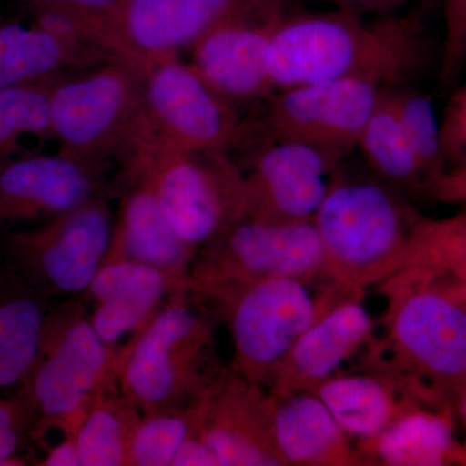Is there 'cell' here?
<instances>
[{
    "instance_id": "1",
    "label": "cell",
    "mask_w": 466,
    "mask_h": 466,
    "mask_svg": "<svg viewBox=\"0 0 466 466\" xmlns=\"http://www.w3.org/2000/svg\"><path fill=\"white\" fill-rule=\"evenodd\" d=\"M424 45L415 17L293 11L276 33L269 73L275 90L332 79L395 87L421 64Z\"/></svg>"
},
{
    "instance_id": "2",
    "label": "cell",
    "mask_w": 466,
    "mask_h": 466,
    "mask_svg": "<svg viewBox=\"0 0 466 466\" xmlns=\"http://www.w3.org/2000/svg\"><path fill=\"white\" fill-rule=\"evenodd\" d=\"M389 299L386 372L441 403L466 386V294L433 268L408 265L383 283Z\"/></svg>"
},
{
    "instance_id": "3",
    "label": "cell",
    "mask_w": 466,
    "mask_h": 466,
    "mask_svg": "<svg viewBox=\"0 0 466 466\" xmlns=\"http://www.w3.org/2000/svg\"><path fill=\"white\" fill-rule=\"evenodd\" d=\"M216 320L187 288L173 291L118 351L122 394L142 413L195 406L226 370L218 357Z\"/></svg>"
},
{
    "instance_id": "4",
    "label": "cell",
    "mask_w": 466,
    "mask_h": 466,
    "mask_svg": "<svg viewBox=\"0 0 466 466\" xmlns=\"http://www.w3.org/2000/svg\"><path fill=\"white\" fill-rule=\"evenodd\" d=\"M119 153L146 175L175 232L198 251L248 217L244 171L226 152L179 148L143 115Z\"/></svg>"
},
{
    "instance_id": "5",
    "label": "cell",
    "mask_w": 466,
    "mask_h": 466,
    "mask_svg": "<svg viewBox=\"0 0 466 466\" xmlns=\"http://www.w3.org/2000/svg\"><path fill=\"white\" fill-rule=\"evenodd\" d=\"M417 218L383 183L333 177L312 219L324 280L361 293L385 283L407 266Z\"/></svg>"
},
{
    "instance_id": "6",
    "label": "cell",
    "mask_w": 466,
    "mask_h": 466,
    "mask_svg": "<svg viewBox=\"0 0 466 466\" xmlns=\"http://www.w3.org/2000/svg\"><path fill=\"white\" fill-rule=\"evenodd\" d=\"M118 351L100 339L84 296L51 308L29 376L20 386L36 410L33 441L76 433L88 410L118 386Z\"/></svg>"
},
{
    "instance_id": "7",
    "label": "cell",
    "mask_w": 466,
    "mask_h": 466,
    "mask_svg": "<svg viewBox=\"0 0 466 466\" xmlns=\"http://www.w3.org/2000/svg\"><path fill=\"white\" fill-rule=\"evenodd\" d=\"M314 285L299 279H267L207 305L228 325L232 372L267 389L299 337L346 289L327 280L320 291Z\"/></svg>"
},
{
    "instance_id": "8",
    "label": "cell",
    "mask_w": 466,
    "mask_h": 466,
    "mask_svg": "<svg viewBox=\"0 0 466 466\" xmlns=\"http://www.w3.org/2000/svg\"><path fill=\"white\" fill-rule=\"evenodd\" d=\"M324 251L317 227L247 217L202 248L187 289L205 305L242 285L267 279L324 280Z\"/></svg>"
},
{
    "instance_id": "9",
    "label": "cell",
    "mask_w": 466,
    "mask_h": 466,
    "mask_svg": "<svg viewBox=\"0 0 466 466\" xmlns=\"http://www.w3.org/2000/svg\"><path fill=\"white\" fill-rule=\"evenodd\" d=\"M143 73L142 67L112 58L88 75L57 79L50 121L60 152L100 165L119 153L144 115Z\"/></svg>"
},
{
    "instance_id": "10",
    "label": "cell",
    "mask_w": 466,
    "mask_h": 466,
    "mask_svg": "<svg viewBox=\"0 0 466 466\" xmlns=\"http://www.w3.org/2000/svg\"><path fill=\"white\" fill-rule=\"evenodd\" d=\"M115 222L101 193L38 228L8 233L7 263L47 299L81 296L106 260Z\"/></svg>"
},
{
    "instance_id": "11",
    "label": "cell",
    "mask_w": 466,
    "mask_h": 466,
    "mask_svg": "<svg viewBox=\"0 0 466 466\" xmlns=\"http://www.w3.org/2000/svg\"><path fill=\"white\" fill-rule=\"evenodd\" d=\"M143 75L144 115L168 142L192 152H226L245 137L229 101L177 55L150 58Z\"/></svg>"
},
{
    "instance_id": "12",
    "label": "cell",
    "mask_w": 466,
    "mask_h": 466,
    "mask_svg": "<svg viewBox=\"0 0 466 466\" xmlns=\"http://www.w3.org/2000/svg\"><path fill=\"white\" fill-rule=\"evenodd\" d=\"M291 12L289 0H242L192 46L193 69L228 101L271 96L272 45Z\"/></svg>"
},
{
    "instance_id": "13",
    "label": "cell",
    "mask_w": 466,
    "mask_h": 466,
    "mask_svg": "<svg viewBox=\"0 0 466 466\" xmlns=\"http://www.w3.org/2000/svg\"><path fill=\"white\" fill-rule=\"evenodd\" d=\"M385 87L363 79H332L279 90L263 127L269 142L287 140L348 153L357 148Z\"/></svg>"
},
{
    "instance_id": "14",
    "label": "cell",
    "mask_w": 466,
    "mask_h": 466,
    "mask_svg": "<svg viewBox=\"0 0 466 466\" xmlns=\"http://www.w3.org/2000/svg\"><path fill=\"white\" fill-rule=\"evenodd\" d=\"M346 153L276 140L257 153L244 173L248 217L272 222L314 219Z\"/></svg>"
},
{
    "instance_id": "15",
    "label": "cell",
    "mask_w": 466,
    "mask_h": 466,
    "mask_svg": "<svg viewBox=\"0 0 466 466\" xmlns=\"http://www.w3.org/2000/svg\"><path fill=\"white\" fill-rule=\"evenodd\" d=\"M103 165L57 155L29 156L0 167V227L61 216L106 192Z\"/></svg>"
},
{
    "instance_id": "16",
    "label": "cell",
    "mask_w": 466,
    "mask_h": 466,
    "mask_svg": "<svg viewBox=\"0 0 466 466\" xmlns=\"http://www.w3.org/2000/svg\"><path fill=\"white\" fill-rule=\"evenodd\" d=\"M268 391L229 368L196 403V431L219 466H283L269 441Z\"/></svg>"
},
{
    "instance_id": "17",
    "label": "cell",
    "mask_w": 466,
    "mask_h": 466,
    "mask_svg": "<svg viewBox=\"0 0 466 466\" xmlns=\"http://www.w3.org/2000/svg\"><path fill=\"white\" fill-rule=\"evenodd\" d=\"M361 291L345 289L299 337L267 386L269 392L314 391L372 337L375 321Z\"/></svg>"
},
{
    "instance_id": "18",
    "label": "cell",
    "mask_w": 466,
    "mask_h": 466,
    "mask_svg": "<svg viewBox=\"0 0 466 466\" xmlns=\"http://www.w3.org/2000/svg\"><path fill=\"white\" fill-rule=\"evenodd\" d=\"M122 168L119 208L106 258L137 260L187 287L198 250L175 232L146 175L126 162Z\"/></svg>"
},
{
    "instance_id": "19",
    "label": "cell",
    "mask_w": 466,
    "mask_h": 466,
    "mask_svg": "<svg viewBox=\"0 0 466 466\" xmlns=\"http://www.w3.org/2000/svg\"><path fill=\"white\" fill-rule=\"evenodd\" d=\"M183 288L187 287H177L155 267L133 259L106 258L82 296L92 309L88 312L92 327L109 348L119 351V342L137 336L170 294Z\"/></svg>"
},
{
    "instance_id": "20",
    "label": "cell",
    "mask_w": 466,
    "mask_h": 466,
    "mask_svg": "<svg viewBox=\"0 0 466 466\" xmlns=\"http://www.w3.org/2000/svg\"><path fill=\"white\" fill-rule=\"evenodd\" d=\"M267 426L283 466L366 465L314 391H268Z\"/></svg>"
},
{
    "instance_id": "21",
    "label": "cell",
    "mask_w": 466,
    "mask_h": 466,
    "mask_svg": "<svg viewBox=\"0 0 466 466\" xmlns=\"http://www.w3.org/2000/svg\"><path fill=\"white\" fill-rule=\"evenodd\" d=\"M314 392L357 449L375 440L410 408L434 404L407 380L381 370L337 373Z\"/></svg>"
},
{
    "instance_id": "22",
    "label": "cell",
    "mask_w": 466,
    "mask_h": 466,
    "mask_svg": "<svg viewBox=\"0 0 466 466\" xmlns=\"http://www.w3.org/2000/svg\"><path fill=\"white\" fill-rule=\"evenodd\" d=\"M242 0H127L125 27L144 57L175 55L191 48L225 20Z\"/></svg>"
},
{
    "instance_id": "23",
    "label": "cell",
    "mask_w": 466,
    "mask_h": 466,
    "mask_svg": "<svg viewBox=\"0 0 466 466\" xmlns=\"http://www.w3.org/2000/svg\"><path fill=\"white\" fill-rule=\"evenodd\" d=\"M459 447L452 408L419 404L357 450L366 465L444 466L456 464Z\"/></svg>"
},
{
    "instance_id": "24",
    "label": "cell",
    "mask_w": 466,
    "mask_h": 466,
    "mask_svg": "<svg viewBox=\"0 0 466 466\" xmlns=\"http://www.w3.org/2000/svg\"><path fill=\"white\" fill-rule=\"evenodd\" d=\"M50 309L16 269L0 265V389L20 388L29 376Z\"/></svg>"
},
{
    "instance_id": "25",
    "label": "cell",
    "mask_w": 466,
    "mask_h": 466,
    "mask_svg": "<svg viewBox=\"0 0 466 466\" xmlns=\"http://www.w3.org/2000/svg\"><path fill=\"white\" fill-rule=\"evenodd\" d=\"M112 58L75 36L41 25L0 26V88L43 81L67 67Z\"/></svg>"
},
{
    "instance_id": "26",
    "label": "cell",
    "mask_w": 466,
    "mask_h": 466,
    "mask_svg": "<svg viewBox=\"0 0 466 466\" xmlns=\"http://www.w3.org/2000/svg\"><path fill=\"white\" fill-rule=\"evenodd\" d=\"M42 9L39 25L67 34L104 54L146 69L149 60L134 47L125 27L127 0H34Z\"/></svg>"
},
{
    "instance_id": "27",
    "label": "cell",
    "mask_w": 466,
    "mask_h": 466,
    "mask_svg": "<svg viewBox=\"0 0 466 466\" xmlns=\"http://www.w3.org/2000/svg\"><path fill=\"white\" fill-rule=\"evenodd\" d=\"M357 148L382 180L401 188L426 184L424 174L401 125L391 87H385L368 119Z\"/></svg>"
},
{
    "instance_id": "28",
    "label": "cell",
    "mask_w": 466,
    "mask_h": 466,
    "mask_svg": "<svg viewBox=\"0 0 466 466\" xmlns=\"http://www.w3.org/2000/svg\"><path fill=\"white\" fill-rule=\"evenodd\" d=\"M139 408L119 389L106 392L92 406L76 431L81 466H127Z\"/></svg>"
},
{
    "instance_id": "29",
    "label": "cell",
    "mask_w": 466,
    "mask_h": 466,
    "mask_svg": "<svg viewBox=\"0 0 466 466\" xmlns=\"http://www.w3.org/2000/svg\"><path fill=\"white\" fill-rule=\"evenodd\" d=\"M408 265L440 271L466 294V214L441 220L417 218Z\"/></svg>"
},
{
    "instance_id": "30",
    "label": "cell",
    "mask_w": 466,
    "mask_h": 466,
    "mask_svg": "<svg viewBox=\"0 0 466 466\" xmlns=\"http://www.w3.org/2000/svg\"><path fill=\"white\" fill-rule=\"evenodd\" d=\"M57 79L0 88V156L12 152L24 137H52L50 100Z\"/></svg>"
},
{
    "instance_id": "31",
    "label": "cell",
    "mask_w": 466,
    "mask_h": 466,
    "mask_svg": "<svg viewBox=\"0 0 466 466\" xmlns=\"http://www.w3.org/2000/svg\"><path fill=\"white\" fill-rule=\"evenodd\" d=\"M391 95L408 140L424 174L425 183L431 188L449 170L441 144V122L435 115L433 104L426 95L400 86L391 87Z\"/></svg>"
},
{
    "instance_id": "32",
    "label": "cell",
    "mask_w": 466,
    "mask_h": 466,
    "mask_svg": "<svg viewBox=\"0 0 466 466\" xmlns=\"http://www.w3.org/2000/svg\"><path fill=\"white\" fill-rule=\"evenodd\" d=\"M196 404L187 410L142 413L135 428L127 466H171L195 424Z\"/></svg>"
},
{
    "instance_id": "33",
    "label": "cell",
    "mask_w": 466,
    "mask_h": 466,
    "mask_svg": "<svg viewBox=\"0 0 466 466\" xmlns=\"http://www.w3.org/2000/svg\"><path fill=\"white\" fill-rule=\"evenodd\" d=\"M35 424L36 410L25 390L18 388L14 397H0V466L29 464L18 452L33 441Z\"/></svg>"
},
{
    "instance_id": "34",
    "label": "cell",
    "mask_w": 466,
    "mask_h": 466,
    "mask_svg": "<svg viewBox=\"0 0 466 466\" xmlns=\"http://www.w3.org/2000/svg\"><path fill=\"white\" fill-rule=\"evenodd\" d=\"M466 63V0H444V42L440 84L450 90L458 84Z\"/></svg>"
},
{
    "instance_id": "35",
    "label": "cell",
    "mask_w": 466,
    "mask_h": 466,
    "mask_svg": "<svg viewBox=\"0 0 466 466\" xmlns=\"http://www.w3.org/2000/svg\"><path fill=\"white\" fill-rule=\"evenodd\" d=\"M441 131L447 164L466 165V82L451 100Z\"/></svg>"
},
{
    "instance_id": "36",
    "label": "cell",
    "mask_w": 466,
    "mask_h": 466,
    "mask_svg": "<svg viewBox=\"0 0 466 466\" xmlns=\"http://www.w3.org/2000/svg\"><path fill=\"white\" fill-rule=\"evenodd\" d=\"M332 3L337 11L354 15L359 17H381L397 14L400 9L410 3L424 2V0H328Z\"/></svg>"
},
{
    "instance_id": "37",
    "label": "cell",
    "mask_w": 466,
    "mask_h": 466,
    "mask_svg": "<svg viewBox=\"0 0 466 466\" xmlns=\"http://www.w3.org/2000/svg\"><path fill=\"white\" fill-rule=\"evenodd\" d=\"M171 466H219V462L193 424L191 434L183 441Z\"/></svg>"
},
{
    "instance_id": "38",
    "label": "cell",
    "mask_w": 466,
    "mask_h": 466,
    "mask_svg": "<svg viewBox=\"0 0 466 466\" xmlns=\"http://www.w3.org/2000/svg\"><path fill=\"white\" fill-rule=\"evenodd\" d=\"M431 189L441 200L466 204V165L447 170Z\"/></svg>"
},
{
    "instance_id": "39",
    "label": "cell",
    "mask_w": 466,
    "mask_h": 466,
    "mask_svg": "<svg viewBox=\"0 0 466 466\" xmlns=\"http://www.w3.org/2000/svg\"><path fill=\"white\" fill-rule=\"evenodd\" d=\"M64 438L56 446L48 449L45 458L39 462L42 466H81L76 433L63 434Z\"/></svg>"
},
{
    "instance_id": "40",
    "label": "cell",
    "mask_w": 466,
    "mask_h": 466,
    "mask_svg": "<svg viewBox=\"0 0 466 466\" xmlns=\"http://www.w3.org/2000/svg\"><path fill=\"white\" fill-rule=\"evenodd\" d=\"M456 410H458V415L460 421H461L462 428H464L466 433V386L460 392L459 397L455 400Z\"/></svg>"
},
{
    "instance_id": "41",
    "label": "cell",
    "mask_w": 466,
    "mask_h": 466,
    "mask_svg": "<svg viewBox=\"0 0 466 466\" xmlns=\"http://www.w3.org/2000/svg\"><path fill=\"white\" fill-rule=\"evenodd\" d=\"M456 464L466 465V443H460L458 456H456Z\"/></svg>"
},
{
    "instance_id": "42",
    "label": "cell",
    "mask_w": 466,
    "mask_h": 466,
    "mask_svg": "<svg viewBox=\"0 0 466 466\" xmlns=\"http://www.w3.org/2000/svg\"><path fill=\"white\" fill-rule=\"evenodd\" d=\"M466 214V213H465Z\"/></svg>"
}]
</instances>
